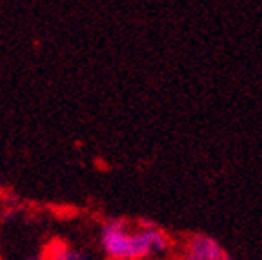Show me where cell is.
Masks as SVG:
<instances>
[{
    "mask_svg": "<svg viewBox=\"0 0 262 260\" xmlns=\"http://www.w3.org/2000/svg\"><path fill=\"white\" fill-rule=\"evenodd\" d=\"M100 244L110 260H147L168 251L171 239L151 222H140L131 229L126 220L113 219L102 224Z\"/></svg>",
    "mask_w": 262,
    "mask_h": 260,
    "instance_id": "1",
    "label": "cell"
},
{
    "mask_svg": "<svg viewBox=\"0 0 262 260\" xmlns=\"http://www.w3.org/2000/svg\"><path fill=\"white\" fill-rule=\"evenodd\" d=\"M180 260H233L217 239L206 233H191L182 244Z\"/></svg>",
    "mask_w": 262,
    "mask_h": 260,
    "instance_id": "2",
    "label": "cell"
},
{
    "mask_svg": "<svg viewBox=\"0 0 262 260\" xmlns=\"http://www.w3.org/2000/svg\"><path fill=\"white\" fill-rule=\"evenodd\" d=\"M44 260H88V256L78 249L66 244L64 240H51L42 253Z\"/></svg>",
    "mask_w": 262,
    "mask_h": 260,
    "instance_id": "3",
    "label": "cell"
},
{
    "mask_svg": "<svg viewBox=\"0 0 262 260\" xmlns=\"http://www.w3.org/2000/svg\"><path fill=\"white\" fill-rule=\"evenodd\" d=\"M28 260H44V256H42V255H35V256H29Z\"/></svg>",
    "mask_w": 262,
    "mask_h": 260,
    "instance_id": "4",
    "label": "cell"
},
{
    "mask_svg": "<svg viewBox=\"0 0 262 260\" xmlns=\"http://www.w3.org/2000/svg\"><path fill=\"white\" fill-rule=\"evenodd\" d=\"M2 184H4V182H2V179H0V189H2Z\"/></svg>",
    "mask_w": 262,
    "mask_h": 260,
    "instance_id": "5",
    "label": "cell"
}]
</instances>
